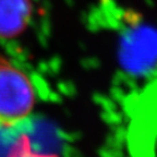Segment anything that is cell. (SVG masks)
Instances as JSON below:
<instances>
[{"label":"cell","instance_id":"obj_1","mask_svg":"<svg viewBox=\"0 0 157 157\" xmlns=\"http://www.w3.org/2000/svg\"><path fill=\"white\" fill-rule=\"evenodd\" d=\"M118 60L121 68L133 76H145L157 70V29L131 23L121 34Z\"/></svg>","mask_w":157,"mask_h":157},{"label":"cell","instance_id":"obj_3","mask_svg":"<svg viewBox=\"0 0 157 157\" xmlns=\"http://www.w3.org/2000/svg\"><path fill=\"white\" fill-rule=\"evenodd\" d=\"M27 118L17 122L0 119V157H32Z\"/></svg>","mask_w":157,"mask_h":157},{"label":"cell","instance_id":"obj_2","mask_svg":"<svg viewBox=\"0 0 157 157\" xmlns=\"http://www.w3.org/2000/svg\"><path fill=\"white\" fill-rule=\"evenodd\" d=\"M35 101V86L29 75L0 56V119L23 120L33 110Z\"/></svg>","mask_w":157,"mask_h":157},{"label":"cell","instance_id":"obj_4","mask_svg":"<svg viewBox=\"0 0 157 157\" xmlns=\"http://www.w3.org/2000/svg\"><path fill=\"white\" fill-rule=\"evenodd\" d=\"M31 0H0V37L21 35L32 17Z\"/></svg>","mask_w":157,"mask_h":157}]
</instances>
